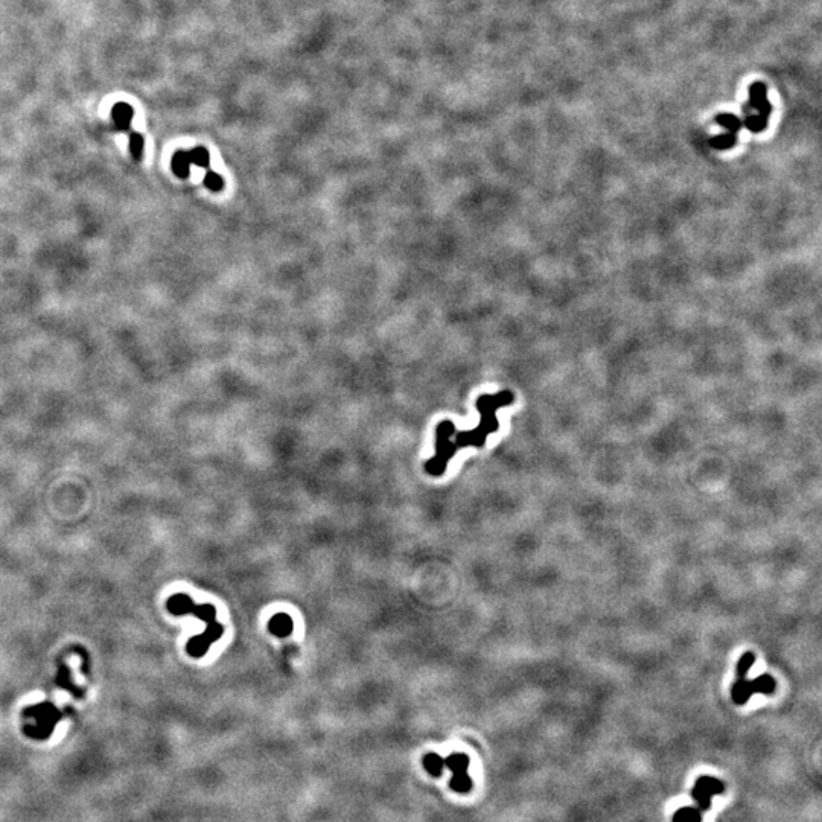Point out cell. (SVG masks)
I'll use <instances>...</instances> for the list:
<instances>
[{
  "mask_svg": "<svg viewBox=\"0 0 822 822\" xmlns=\"http://www.w3.org/2000/svg\"><path fill=\"white\" fill-rule=\"evenodd\" d=\"M512 402L513 395L509 390L500 392L498 395L480 396L477 400L480 424L475 429L471 431H460V433H457L451 420L440 422L436 428V456L425 463V471L428 474L433 477H440L444 474L448 468V461L456 456L458 449L468 446L481 448L485 445L486 437L498 429L497 410L510 405Z\"/></svg>",
  "mask_w": 822,
  "mask_h": 822,
  "instance_id": "cell-1",
  "label": "cell"
},
{
  "mask_svg": "<svg viewBox=\"0 0 822 822\" xmlns=\"http://www.w3.org/2000/svg\"><path fill=\"white\" fill-rule=\"evenodd\" d=\"M168 609L176 615L192 614L208 623V629H206V632L200 636H195V638H192L188 643V653L192 655L193 658H201L203 655H206V652L209 651L210 644L218 641L224 634L223 624L217 621V609H215V606L212 604L198 606L195 604L188 595L179 594L172 595L168 600Z\"/></svg>",
  "mask_w": 822,
  "mask_h": 822,
  "instance_id": "cell-2",
  "label": "cell"
},
{
  "mask_svg": "<svg viewBox=\"0 0 822 822\" xmlns=\"http://www.w3.org/2000/svg\"><path fill=\"white\" fill-rule=\"evenodd\" d=\"M724 792H725L724 781H721L716 777L704 775V777H699L696 779V783L692 789L690 795L694 799L696 809L701 811V813H705L706 810L711 809L713 796L722 795Z\"/></svg>",
  "mask_w": 822,
  "mask_h": 822,
  "instance_id": "cell-3",
  "label": "cell"
},
{
  "mask_svg": "<svg viewBox=\"0 0 822 822\" xmlns=\"http://www.w3.org/2000/svg\"><path fill=\"white\" fill-rule=\"evenodd\" d=\"M445 769L452 772L451 789L457 794H468L472 789V778L469 775V757L461 753H452L445 758Z\"/></svg>",
  "mask_w": 822,
  "mask_h": 822,
  "instance_id": "cell-4",
  "label": "cell"
},
{
  "mask_svg": "<svg viewBox=\"0 0 822 822\" xmlns=\"http://www.w3.org/2000/svg\"><path fill=\"white\" fill-rule=\"evenodd\" d=\"M133 116H135V110H133L131 106L125 104V102H118L111 110L113 122H115L119 131H130Z\"/></svg>",
  "mask_w": 822,
  "mask_h": 822,
  "instance_id": "cell-5",
  "label": "cell"
},
{
  "mask_svg": "<svg viewBox=\"0 0 822 822\" xmlns=\"http://www.w3.org/2000/svg\"><path fill=\"white\" fill-rule=\"evenodd\" d=\"M293 628H294V623L291 620V616L288 614H283V612L276 614L269 623L270 632L277 635V636H282V638L283 636L290 635L293 632Z\"/></svg>",
  "mask_w": 822,
  "mask_h": 822,
  "instance_id": "cell-6",
  "label": "cell"
},
{
  "mask_svg": "<svg viewBox=\"0 0 822 822\" xmlns=\"http://www.w3.org/2000/svg\"><path fill=\"white\" fill-rule=\"evenodd\" d=\"M171 167L172 171L176 176L181 180H186L191 176V168H192V163L189 160L188 156V151H177L174 154L172 162H171Z\"/></svg>",
  "mask_w": 822,
  "mask_h": 822,
  "instance_id": "cell-7",
  "label": "cell"
},
{
  "mask_svg": "<svg viewBox=\"0 0 822 822\" xmlns=\"http://www.w3.org/2000/svg\"><path fill=\"white\" fill-rule=\"evenodd\" d=\"M424 766H425L428 774L434 775V777H440L441 772L445 770V758L440 757L436 753H429L424 757Z\"/></svg>",
  "mask_w": 822,
  "mask_h": 822,
  "instance_id": "cell-8",
  "label": "cell"
},
{
  "mask_svg": "<svg viewBox=\"0 0 822 822\" xmlns=\"http://www.w3.org/2000/svg\"><path fill=\"white\" fill-rule=\"evenodd\" d=\"M704 813H701L696 807H682L675 811L672 822H702Z\"/></svg>",
  "mask_w": 822,
  "mask_h": 822,
  "instance_id": "cell-9",
  "label": "cell"
},
{
  "mask_svg": "<svg viewBox=\"0 0 822 822\" xmlns=\"http://www.w3.org/2000/svg\"><path fill=\"white\" fill-rule=\"evenodd\" d=\"M130 152L135 160H142L143 152H145V139H143L140 133H130Z\"/></svg>",
  "mask_w": 822,
  "mask_h": 822,
  "instance_id": "cell-10",
  "label": "cell"
},
{
  "mask_svg": "<svg viewBox=\"0 0 822 822\" xmlns=\"http://www.w3.org/2000/svg\"><path fill=\"white\" fill-rule=\"evenodd\" d=\"M188 156L192 164H197V167L203 168V169H209V164H210V156H209V151L206 150L204 147H197L191 151H188Z\"/></svg>",
  "mask_w": 822,
  "mask_h": 822,
  "instance_id": "cell-11",
  "label": "cell"
},
{
  "mask_svg": "<svg viewBox=\"0 0 822 822\" xmlns=\"http://www.w3.org/2000/svg\"><path fill=\"white\" fill-rule=\"evenodd\" d=\"M203 181H204V186L208 188L209 191H212V192H221L224 189V180H223V177L220 176V174L213 172L210 169H208V172H206V176H204V180Z\"/></svg>",
  "mask_w": 822,
  "mask_h": 822,
  "instance_id": "cell-12",
  "label": "cell"
}]
</instances>
